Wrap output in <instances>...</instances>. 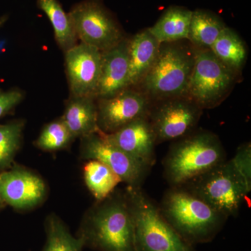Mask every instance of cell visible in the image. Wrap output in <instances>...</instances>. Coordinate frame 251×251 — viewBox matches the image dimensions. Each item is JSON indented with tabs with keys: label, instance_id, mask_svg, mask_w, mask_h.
<instances>
[{
	"label": "cell",
	"instance_id": "1",
	"mask_svg": "<svg viewBox=\"0 0 251 251\" xmlns=\"http://www.w3.org/2000/svg\"><path fill=\"white\" fill-rule=\"evenodd\" d=\"M85 247L98 251H137L134 224L125 192L97 202L85 214L77 231Z\"/></svg>",
	"mask_w": 251,
	"mask_h": 251
},
{
	"label": "cell",
	"instance_id": "2",
	"mask_svg": "<svg viewBox=\"0 0 251 251\" xmlns=\"http://www.w3.org/2000/svg\"><path fill=\"white\" fill-rule=\"evenodd\" d=\"M159 209L172 227L193 246L211 242L228 219L182 187L168 190Z\"/></svg>",
	"mask_w": 251,
	"mask_h": 251
},
{
	"label": "cell",
	"instance_id": "3",
	"mask_svg": "<svg viewBox=\"0 0 251 251\" xmlns=\"http://www.w3.org/2000/svg\"><path fill=\"white\" fill-rule=\"evenodd\" d=\"M226 161L218 135L208 130L193 131L175 140L163 161L166 181L180 187Z\"/></svg>",
	"mask_w": 251,
	"mask_h": 251
},
{
	"label": "cell",
	"instance_id": "4",
	"mask_svg": "<svg viewBox=\"0 0 251 251\" xmlns=\"http://www.w3.org/2000/svg\"><path fill=\"white\" fill-rule=\"evenodd\" d=\"M196 59V50L188 40L162 43L152 67L137 87L152 103L187 97Z\"/></svg>",
	"mask_w": 251,
	"mask_h": 251
},
{
	"label": "cell",
	"instance_id": "5",
	"mask_svg": "<svg viewBox=\"0 0 251 251\" xmlns=\"http://www.w3.org/2000/svg\"><path fill=\"white\" fill-rule=\"evenodd\" d=\"M125 193L134 224L137 251H196L172 227L159 206L142 187L127 186Z\"/></svg>",
	"mask_w": 251,
	"mask_h": 251
},
{
	"label": "cell",
	"instance_id": "6",
	"mask_svg": "<svg viewBox=\"0 0 251 251\" xmlns=\"http://www.w3.org/2000/svg\"><path fill=\"white\" fill-rule=\"evenodd\" d=\"M180 187L201 198L227 218L237 215L251 191L230 160H226Z\"/></svg>",
	"mask_w": 251,
	"mask_h": 251
},
{
	"label": "cell",
	"instance_id": "7",
	"mask_svg": "<svg viewBox=\"0 0 251 251\" xmlns=\"http://www.w3.org/2000/svg\"><path fill=\"white\" fill-rule=\"evenodd\" d=\"M195 50L196 59L187 97L202 110L215 108L228 97L239 76L226 67L210 49Z\"/></svg>",
	"mask_w": 251,
	"mask_h": 251
},
{
	"label": "cell",
	"instance_id": "8",
	"mask_svg": "<svg viewBox=\"0 0 251 251\" xmlns=\"http://www.w3.org/2000/svg\"><path fill=\"white\" fill-rule=\"evenodd\" d=\"M77 40L100 52L117 45L126 37L120 24L99 0H84L69 12Z\"/></svg>",
	"mask_w": 251,
	"mask_h": 251
},
{
	"label": "cell",
	"instance_id": "9",
	"mask_svg": "<svg viewBox=\"0 0 251 251\" xmlns=\"http://www.w3.org/2000/svg\"><path fill=\"white\" fill-rule=\"evenodd\" d=\"M203 110L187 97L153 103L149 119L156 135L157 145L179 140L194 131Z\"/></svg>",
	"mask_w": 251,
	"mask_h": 251
},
{
	"label": "cell",
	"instance_id": "10",
	"mask_svg": "<svg viewBox=\"0 0 251 251\" xmlns=\"http://www.w3.org/2000/svg\"><path fill=\"white\" fill-rule=\"evenodd\" d=\"M80 154L83 159L108 166L127 186L142 187L150 171L110 143L100 131L81 138Z\"/></svg>",
	"mask_w": 251,
	"mask_h": 251
},
{
	"label": "cell",
	"instance_id": "11",
	"mask_svg": "<svg viewBox=\"0 0 251 251\" xmlns=\"http://www.w3.org/2000/svg\"><path fill=\"white\" fill-rule=\"evenodd\" d=\"M98 126L110 134L137 119L148 117L153 103L141 90L128 87L108 98L97 99Z\"/></svg>",
	"mask_w": 251,
	"mask_h": 251
},
{
	"label": "cell",
	"instance_id": "12",
	"mask_svg": "<svg viewBox=\"0 0 251 251\" xmlns=\"http://www.w3.org/2000/svg\"><path fill=\"white\" fill-rule=\"evenodd\" d=\"M47 187L39 175L14 165L0 173V199L16 210L34 209L45 201Z\"/></svg>",
	"mask_w": 251,
	"mask_h": 251
},
{
	"label": "cell",
	"instance_id": "13",
	"mask_svg": "<svg viewBox=\"0 0 251 251\" xmlns=\"http://www.w3.org/2000/svg\"><path fill=\"white\" fill-rule=\"evenodd\" d=\"M64 54L71 95L95 97L101 69V52L80 43Z\"/></svg>",
	"mask_w": 251,
	"mask_h": 251
},
{
	"label": "cell",
	"instance_id": "14",
	"mask_svg": "<svg viewBox=\"0 0 251 251\" xmlns=\"http://www.w3.org/2000/svg\"><path fill=\"white\" fill-rule=\"evenodd\" d=\"M104 136L112 145L151 169L156 163V138L148 117L137 119Z\"/></svg>",
	"mask_w": 251,
	"mask_h": 251
},
{
	"label": "cell",
	"instance_id": "15",
	"mask_svg": "<svg viewBox=\"0 0 251 251\" xmlns=\"http://www.w3.org/2000/svg\"><path fill=\"white\" fill-rule=\"evenodd\" d=\"M129 39L125 38L108 50L101 52V69L96 99L111 97L128 88Z\"/></svg>",
	"mask_w": 251,
	"mask_h": 251
},
{
	"label": "cell",
	"instance_id": "16",
	"mask_svg": "<svg viewBox=\"0 0 251 251\" xmlns=\"http://www.w3.org/2000/svg\"><path fill=\"white\" fill-rule=\"evenodd\" d=\"M160 46L161 44L149 31L148 28L129 39L128 87L137 88L140 85L156 60Z\"/></svg>",
	"mask_w": 251,
	"mask_h": 251
},
{
	"label": "cell",
	"instance_id": "17",
	"mask_svg": "<svg viewBox=\"0 0 251 251\" xmlns=\"http://www.w3.org/2000/svg\"><path fill=\"white\" fill-rule=\"evenodd\" d=\"M61 118L75 139L100 131L95 97L71 95Z\"/></svg>",
	"mask_w": 251,
	"mask_h": 251
},
{
	"label": "cell",
	"instance_id": "18",
	"mask_svg": "<svg viewBox=\"0 0 251 251\" xmlns=\"http://www.w3.org/2000/svg\"><path fill=\"white\" fill-rule=\"evenodd\" d=\"M192 13L181 6H170L149 31L160 44L187 40Z\"/></svg>",
	"mask_w": 251,
	"mask_h": 251
},
{
	"label": "cell",
	"instance_id": "19",
	"mask_svg": "<svg viewBox=\"0 0 251 251\" xmlns=\"http://www.w3.org/2000/svg\"><path fill=\"white\" fill-rule=\"evenodd\" d=\"M210 50L226 67L239 76L247 62L248 49L246 43L237 32L226 27Z\"/></svg>",
	"mask_w": 251,
	"mask_h": 251
},
{
	"label": "cell",
	"instance_id": "20",
	"mask_svg": "<svg viewBox=\"0 0 251 251\" xmlns=\"http://www.w3.org/2000/svg\"><path fill=\"white\" fill-rule=\"evenodd\" d=\"M227 27L217 15L204 9L193 11L187 40L199 49H210Z\"/></svg>",
	"mask_w": 251,
	"mask_h": 251
},
{
	"label": "cell",
	"instance_id": "21",
	"mask_svg": "<svg viewBox=\"0 0 251 251\" xmlns=\"http://www.w3.org/2000/svg\"><path fill=\"white\" fill-rule=\"evenodd\" d=\"M37 4L50 21L56 41L64 52L76 45L77 38L72 18L58 0H37Z\"/></svg>",
	"mask_w": 251,
	"mask_h": 251
},
{
	"label": "cell",
	"instance_id": "22",
	"mask_svg": "<svg viewBox=\"0 0 251 251\" xmlns=\"http://www.w3.org/2000/svg\"><path fill=\"white\" fill-rule=\"evenodd\" d=\"M84 179L97 202L103 201L115 191L122 180L103 163L89 160L83 167Z\"/></svg>",
	"mask_w": 251,
	"mask_h": 251
},
{
	"label": "cell",
	"instance_id": "23",
	"mask_svg": "<svg viewBox=\"0 0 251 251\" xmlns=\"http://www.w3.org/2000/svg\"><path fill=\"white\" fill-rule=\"evenodd\" d=\"M46 242L41 251H82V239L74 237L67 225L54 214L46 217L44 224Z\"/></svg>",
	"mask_w": 251,
	"mask_h": 251
},
{
	"label": "cell",
	"instance_id": "24",
	"mask_svg": "<svg viewBox=\"0 0 251 251\" xmlns=\"http://www.w3.org/2000/svg\"><path fill=\"white\" fill-rule=\"evenodd\" d=\"M23 120L0 125V173L14 166L15 158L22 143Z\"/></svg>",
	"mask_w": 251,
	"mask_h": 251
},
{
	"label": "cell",
	"instance_id": "25",
	"mask_svg": "<svg viewBox=\"0 0 251 251\" xmlns=\"http://www.w3.org/2000/svg\"><path fill=\"white\" fill-rule=\"evenodd\" d=\"M75 140L62 118L47 124L34 145L43 151H57L67 148Z\"/></svg>",
	"mask_w": 251,
	"mask_h": 251
},
{
	"label": "cell",
	"instance_id": "26",
	"mask_svg": "<svg viewBox=\"0 0 251 251\" xmlns=\"http://www.w3.org/2000/svg\"><path fill=\"white\" fill-rule=\"evenodd\" d=\"M235 169L251 188V144H242L238 148L235 155L230 159Z\"/></svg>",
	"mask_w": 251,
	"mask_h": 251
},
{
	"label": "cell",
	"instance_id": "27",
	"mask_svg": "<svg viewBox=\"0 0 251 251\" xmlns=\"http://www.w3.org/2000/svg\"><path fill=\"white\" fill-rule=\"evenodd\" d=\"M24 94L22 91L13 89L8 91L0 90V118L9 113L22 101Z\"/></svg>",
	"mask_w": 251,
	"mask_h": 251
},
{
	"label": "cell",
	"instance_id": "28",
	"mask_svg": "<svg viewBox=\"0 0 251 251\" xmlns=\"http://www.w3.org/2000/svg\"><path fill=\"white\" fill-rule=\"evenodd\" d=\"M6 205H5L4 202H3L2 201H1V200L0 199V210H1V209H2Z\"/></svg>",
	"mask_w": 251,
	"mask_h": 251
}]
</instances>
